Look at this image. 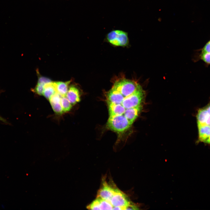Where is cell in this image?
<instances>
[{"label":"cell","mask_w":210,"mask_h":210,"mask_svg":"<svg viewBox=\"0 0 210 210\" xmlns=\"http://www.w3.org/2000/svg\"><path fill=\"white\" fill-rule=\"evenodd\" d=\"M144 96V91L139 84L133 93L128 96H123V100L120 103L116 104L121 105L126 111L128 109L141 105Z\"/></svg>","instance_id":"cell-1"},{"label":"cell","mask_w":210,"mask_h":210,"mask_svg":"<svg viewBox=\"0 0 210 210\" xmlns=\"http://www.w3.org/2000/svg\"><path fill=\"white\" fill-rule=\"evenodd\" d=\"M132 125L125 117L113 116H109L106 126L111 130L118 133H122L129 128Z\"/></svg>","instance_id":"cell-2"},{"label":"cell","mask_w":210,"mask_h":210,"mask_svg":"<svg viewBox=\"0 0 210 210\" xmlns=\"http://www.w3.org/2000/svg\"><path fill=\"white\" fill-rule=\"evenodd\" d=\"M106 38L110 43L115 46H124L129 43L127 33L121 30L111 31L107 34Z\"/></svg>","instance_id":"cell-3"},{"label":"cell","mask_w":210,"mask_h":210,"mask_svg":"<svg viewBox=\"0 0 210 210\" xmlns=\"http://www.w3.org/2000/svg\"><path fill=\"white\" fill-rule=\"evenodd\" d=\"M110 202L113 206L120 207L123 210H125L126 207L131 204L126 195L116 188Z\"/></svg>","instance_id":"cell-4"},{"label":"cell","mask_w":210,"mask_h":210,"mask_svg":"<svg viewBox=\"0 0 210 210\" xmlns=\"http://www.w3.org/2000/svg\"><path fill=\"white\" fill-rule=\"evenodd\" d=\"M116 188L110 186L105 180H103L102 186L98 191L97 197L110 202L115 193Z\"/></svg>","instance_id":"cell-5"},{"label":"cell","mask_w":210,"mask_h":210,"mask_svg":"<svg viewBox=\"0 0 210 210\" xmlns=\"http://www.w3.org/2000/svg\"><path fill=\"white\" fill-rule=\"evenodd\" d=\"M66 96L72 105H75L80 101L79 90L73 85L69 87Z\"/></svg>","instance_id":"cell-6"},{"label":"cell","mask_w":210,"mask_h":210,"mask_svg":"<svg viewBox=\"0 0 210 210\" xmlns=\"http://www.w3.org/2000/svg\"><path fill=\"white\" fill-rule=\"evenodd\" d=\"M142 108L141 105L127 109L124 116L132 124L138 117Z\"/></svg>","instance_id":"cell-7"},{"label":"cell","mask_w":210,"mask_h":210,"mask_svg":"<svg viewBox=\"0 0 210 210\" xmlns=\"http://www.w3.org/2000/svg\"><path fill=\"white\" fill-rule=\"evenodd\" d=\"M199 140L206 143L210 136V126L206 125H198Z\"/></svg>","instance_id":"cell-8"},{"label":"cell","mask_w":210,"mask_h":210,"mask_svg":"<svg viewBox=\"0 0 210 210\" xmlns=\"http://www.w3.org/2000/svg\"><path fill=\"white\" fill-rule=\"evenodd\" d=\"M71 82V81L69 80L65 82H53L56 92L62 96H66L69 89V85Z\"/></svg>","instance_id":"cell-9"},{"label":"cell","mask_w":210,"mask_h":210,"mask_svg":"<svg viewBox=\"0 0 210 210\" xmlns=\"http://www.w3.org/2000/svg\"><path fill=\"white\" fill-rule=\"evenodd\" d=\"M209 115L205 107L199 109L197 116V125H205Z\"/></svg>","instance_id":"cell-10"},{"label":"cell","mask_w":210,"mask_h":210,"mask_svg":"<svg viewBox=\"0 0 210 210\" xmlns=\"http://www.w3.org/2000/svg\"><path fill=\"white\" fill-rule=\"evenodd\" d=\"M56 92L53 82H50L45 84L44 86L43 95L47 99Z\"/></svg>","instance_id":"cell-11"},{"label":"cell","mask_w":210,"mask_h":210,"mask_svg":"<svg viewBox=\"0 0 210 210\" xmlns=\"http://www.w3.org/2000/svg\"><path fill=\"white\" fill-rule=\"evenodd\" d=\"M60 103L63 112H67L71 109L72 105L65 96L62 97Z\"/></svg>","instance_id":"cell-12"},{"label":"cell","mask_w":210,"mask_h":210,"mask_svg":"<svg viewBox=\"0 0 210 210\" xmlns=\"http://www.w3.org/2000/svg\"><path fill=\"white\" fill-rule=\"evenodd\" d=\"M98 198L99 201L100 210H110L113 209V206L110 201L100 198Z\"/></svg>","instance_id":"cell-13"},{"label":"cell","mask_w":210,"mask_h":210,"mask_svg":"<svg viewBox=\"0 0 210 210\" xmlns=\"http://www.w3.org/2000/svg\"><path fill=\"white\" fill-rule=\"evenodd\" d=\"M201 60L208 65H210V53L201 52L198 56Z\"/></svg>","instance_id":"cell-14"},{"label":"cell","mask_w":210,"mask_h":210,"mask_svg":"<svg viewBox=\"0 0 210 210\" xmlns=\"http://www.w3.org/2000/svg\"><path fill=\"white\" fill-rule=\"evenodd\" d=\"M54 111L56 113L62 114L63 113L60 102L50 103Z\"/></svg>","instance_id":"cell-15"},{"label":"cell","mask_w":210,"mask_h":210,"mask_svg":"<svg viewBox=\"0 0 210 210\" xmlns=\"http://www.w3.org/2000/svg\"><path fill=\"white\" fill-rule=\"evenodd\" d=\"M87 208L90 210H100L99 198L97 197L96 199L87 206Z\"/></svg>","instance_id":"cell-16"},{"label":"cell","mask_w":210,"mask_h":210,"mask_svg":"<svg viewBox=\"0 0 210 210\" xmlns=\"http://www.w3.org/2000/svg\"><path fill=\"white\" fill-rule=\"evenodd\" d=\"M44 85L38 83L35 88L32 89V91L39 95H43Z\"/></svg>","instance_id":"cell-17"},{"label":"cell","mask_w":210,"mask_h":210,"mask_svg":"<svg viewBox=\"0 0 210 210\" xmlns=\"http://www.w3.org/2000/svg\"><path fill=\"white\" fill-rule=\"evenodd\" d=\"M38 74V83H41L45 85L47 83L52 82L51 80L49 78L41 76Z\"/></svg>","instance_id":"cell-18"},{"label":"cell","mask_w":210,"mask_h":210,"mask_svg":"<svg viewBox=\"0 0 210 210\" xmlns=\"http://www.w3.org/2000/svg\"><path fill=\"white\" fill-rule=\"evenodd\" d=\"M202 52L210 53V40L208 41L201 49L199 50Z\"/></svg>","instance_id":"cell-19"},{"label":"cell","mask_w":210,"mask_h":210,"mask_svg":"<svg viewBox=\"0 0 210 210\" xmlns=\"http://www.w3.org/2000/svg\"><path fill=\"white\" fill-rule=\"evenodd\" d=\"M139 209L136 206L133 205L131 203L126 207L125 210H137Z\"/></svg>","instance_id":"cell-20"},{"label":"cell","mask_w":210,"mask_h":210,"mask_svg":"<svg viewBox=\"0 0 210 210\" xmlns=\"http://www.w3.org/2000/svg\"><path fill=\"white\" fill-rule=\"evenodd\" d=\"M0 121L5 123H8L6 121V120L5 119L3 118V117H1V116H0Z\"/></svg>","instance_id":"cell-21"},{"label":"cell","mask_w":210,"mask_h":210,"mask_svg":"<svg viewBox=\"0 0 210 210\" xmlns=\"http://www.w3.org/2000/svg\"><path fill=\"white\" fill-rule=\"evenodd\" d=\"M205 125H207L210 126V115L205 123Z\"/></svg>","instance_id":"cell-22"},{"label":"cell","mask_w":210,"mask_h":210,"mask_svg":"<svg viewBox=\"0 0 210 210\" xmlns=\"http://www.w3.org/2000/svg\"><path fill=\"white\" fill-rule=\"evenodd\" d=\"M209 114L210 115V103L205 107Z\"/></svg>","instance_id":"cell-23"},{"label":"cell","mask_w":210,"mask_h":210,"mask_svg":"<svg viewBox=\"0 0 210 210\" xmlns=\"http://www.w3.org/2000/svg\"><path fill=\"white\" fill-rule=\"evenodd\" d=\"M114 210H123L122 208L118 206H113V209Z\"/></svg>","instance_id":"cell-24"},{"label":"cell","mask_w":210,"mask_h":210,"mask_svg":"<svg viewBox=\"0 0 210 210\" xmlns=\"http://www.w3.org/2000/svg\"><path fill=\"white\" fill-rule=\"evenodd\" d=\"M205 143L209 144H210V136L209 137L208 139L206 141Z\"/></svg>","instance_id":"cell-25"}]
</instances>
